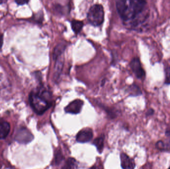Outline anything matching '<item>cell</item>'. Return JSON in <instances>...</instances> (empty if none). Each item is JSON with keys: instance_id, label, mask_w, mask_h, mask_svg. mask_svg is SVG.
<instances>
[{"instance_id": "obj_1", "label": "cell", "mask_w": 170, "mask_h": 169, "mask_svg": "<svg viewBox=\"0 0 170 169\" xmlns=\"http://www.w3.org/2000/svg\"><path fill=\"white\" fill-rule=\"evenodd\" d=\"M146 5V1L140 0H120L116 2L117 11L120 17L131 27H136L146 19L141 17Z\"/></svg>"}, {"instance_id": "obj_2", "label": "cell", "mask_w": 170, "mask_h": 169, "mask_svg": "<svg viewBox=\"0 0 170 169\" xmlns=\"http://www.w3.org/2000/svg\"><path fill=\"white\" fill-rule=\"evenodd\" d=\"M29 102L32 109L37 114L42 115L51 106L52 95L45 87L41 85L30 92Z\"/></svg>"}, {"instance_id": "obj_3", "label": "cell", "mask_w": 170, "mask_h": 169, "mask_svg": "<svg viewBox=\"0 0 170 169\" xmlns=\"http://www.w3.org/2000/svg\"><path fill=\"white\" fill-rule=\"evenodd\" d=\"M104 8L102 5L95 4L90 8L87 14V19L89 22L94 26H99L104 21Z\"/></svg>"}, {"instance_id": "obj_4", "label": "cell", "mask_w": 170, "mask_h": 169, "mask_svg": "<svg viewBox=\"0 0 170 169\" xmlns=\"http://www.w3.org/2000/svg\"><path fill=\"white\" fill-rule=\"evenodd\" d=\"M15 139L19 143L27 144L32 140L33 135L27 128L22 127L17 131L15 136Z\"/></svg>"}, {"instance_id": "obj_5", "label": "cell", "mask_w": 170, "mask_h": 169, "mask_svg": "<svg viewBox=\"0 0 170 169\" xmlns=\"http://www.w3.org/2000/svg\"><path fill=\"white\" fill-rule=\"evenodd\" d=\"M130 66L132 71L137 78L142 79L145 77V71L142 67L139 58H133L131 61Z\"/></svg>"}, {"instance_id": "obj_6", "label": "cell", "mask_w": 170, "mask_h": 169, "mask_svg": "<svg viewBox=\"0 0 170 169\" xmlns=\"http://www.w3.org/2000/svg\"><path fill=\"white\" fill-rule=\"evenodd\" d=\"M83 105V101L80 99H76L69 104L65 108V111L66 113L77 114L80 112Z\"/></svg>"}, {"instance_id": "obj_7", "label": "cell", "mask_w": 170, "mask_h": 169, "mask_svg": "<svg viewBox=\"0 0 170 169\" xmlns=\"http://www.w3.org/2000/svg\"><path fill=\"white\" fill-rule=\"evenodd\" d=\"M93 136V130L91 128H84L76 135V140L80 143H88L91 140Z\"/></svg>"}, {"instance_id": "obj_8", "label": "cell", "mask_w": 170, "mask_h": 169, "mask_svg": "<svg viewBox=\"0 0 170 169\" xmlns=\"http://www.w3.org/2000/svg\"><path fill=\"white\" fill-rule=\"evenodd\" d=\"M121 167L123 169H134L135 164L133 160L130 158L126 154H121L120 155Z\"/></svg>"}, {"instance_id": "obj_9", "label": "cell", "mask_w": 170, "mask_h": 169, "mask_svg": "<svg viewBox=\"0 0 170 169\" xmlns=\"http://www.w3.org/2000/svg\"><path fill=\"white\" fill-rule=\"evenodd\" d=\"M55 61H56V64H55V67L54 69V77L55 80H57L60 77L62 69H63V64H64V57H62L61 56L58 58H57L55 60Z\"/></svg>"}, {"instance_id": "obj_10", "label": "cell", "mask_w": 170, "mask_h": 169, "mask_svg": "<svg viewBox=\"0 0 170 169\" xmlns=\"http://www.w3.org/2000/svg\"><path fill=\"white\" fill-rule=\"evenodd\" d=\"M67 46V44L64 42L59 43L55 47V48L54 49L53 54V59L55 61L57 58L63 55V53Z\"/></svg>"}, {"instance_id": "obj_11", "label": "cell", "mask_w": 170, "mask_h": 169, "mask_svg": "<svg viewBox=\"0 0 170 169\" xmlns=\"http://www.w3.org/2000/svg\"><path fill=\"white\" fill-rule=\"evenodd\" d=\"M10 131V125L9 122H0V139H4L8 136Z\"/></svg>"}, {"instance_id": "obj_12", "label": "cell", "mask_w": 170, "mask_h": 169, "mask_svg": "<svg viewBox=\"0 0 170 169\" xmlns=\"http://www.w3.org/2000/svg\"><path fill=\"white\" fill-rule=\"evenodd\" d=\"M104 135H102L96 138L93 141V144L96 146L98 152H99V153H101L102 152L104 149Z\"/></svg>"}, {"instance_id": "obj_13", "label": "cell", "mask_w": 170, "mask_h": 169, "mask_svg": "<svg viewBox=\"0 0 170 169\" xmlns=\"http://www.w3.org/2000/svg\"><path fill=\"white\" fill-rule=\"evenodd\" d=\"M83 25V22L81 21L73 20L71 22V26L76 34H78L81 32Z\"/></svg>"}, {"instance_id": "obj_14", "label": "cell", "mask_w": 170, "mask_h": 169, "mask_svg": "<svg viewBox=\"0 0 170 169\" xmlns=\"http://www.w3.org/2000/svg\"><path fill=\"white\" fill-rule=\"evenodd\" d=\"M75 159L73 158H68L66 161V164L61 169H75L76 167Z\"/></svg>"}, {"instance_id": "obj_15", "label": "cell", "mask_w": 170, "mask_h": 169, "mask_svg": "<svg viewBox=\"0 0 170 169\" xmlns=\"http://www.w3.org/2000/svg\"><path fill=\"white\" fill-rule=\"evenodd\" d=\"M63 155L61 151L59 150L57 151L55 156V162L56 164H59L63 159Z\"/></svg>"}, {"instance_id": "obj_16", "label": "cell", "mask_w": 170, "mask_h": 169, "mask_svg": "<svg viewBox=\"0 0 170 169\" xmlns=\"http://www.w3.org/2000/svg\"><path fill=\"white\" fill-rule=\"evenodd\" d=\"M165 72V83L166 84H170V67H166Z\"/></svg>"}, {"instance_id": "obj_17", "label": "cell", "mask_w": 170, "mask_h": 169, "mask_svg": "<svg viewBox=\"0 0 170 169\" xmlns=\"http://www.w3.org/2000/svg\"><path fill=\"white\" fill-rule=\"evenodd\" d=\"M156 146L159 150H164L165 148V144L162 141H159L156 144Z\"/></svg>"}, {"instance_id": "obj_18", "label": "cell", "mask_w": 170, "mask_h": 169, "mask_svg": "<svg viewBox=\"0 0 170 169\" xmlns=\"http://www.w3.org/2000/svg\"><path fill=\"white\" fill-rule=\"evenodd\" d=\"M17 4L19 6H22V5H25L28 3L29 1H25V0H19V1H15Z\"/></svg>"}, {"instance_id": "obj_19", "label": "cell", "mask_w": 170, "mask_h": 169, "mask_svg": "<svg viewBox=\"0 0 170 169\" xmlns=\"http://www.w3.org/2000/svg\"><path fill=\"white\" fill-rule=\"evenodd\" d=\"M3 34L0 32V52L2 50V47H3Z\"/></svg>"}, {"instance_id": "obj_20", "label": "cell", "mask_w": 170, "mask_h": 169, "mask_svg": "<svg viewBox=\"0 0 170 169\" xmlns=\"http://www.w3.org/2000/svg\"><path fill=\"white\" fill-rule=\"evenodd\" d=\"M153 113H154V110L152 109H150L148 110V111L147 113V116H150V115L153 114Z\"/></svg>"}, {"instance_id": "obj_21", "label": "cell", "mask_w": 170, "mask_h": 169, "mask_svg": "<svg viewBox=\"0 0 170 169\" xmlns=\"http://www.w3.org/2000/svg\"><path fill=\"white\" fill-rule=\"evenodd\" d=\"M89 169H98V167H97L96 166H93L92 167L90 168Z\"/></svg>"}, {"instance_id": "obj_22", "label": "cell", "mask_w": 170, "mask_h": 169, "mask_svg": "<svg viewBox=\"0 0 170 169\" xmlns=\"http://www.w3.org/2000/svg\"><path fill=\"white\" fill-rule=\"evenodd\" d=\"M4 2H5V1H0V4L3 3H4Z\"/></svg>"}, {"instance_id": "obj_23", "label": "cell", "mask_w": 170, "mask_h": 169, "mask_svg": "<svg viewBox=\"0 0 170 169\" xmlns=\"http://www.w3.org/2000/svg\"><path fill=\"white\" fill-rule=\"evenodd\" d=\"M169 169H170V168H169Z\"/></svg>"}]
</instances>
